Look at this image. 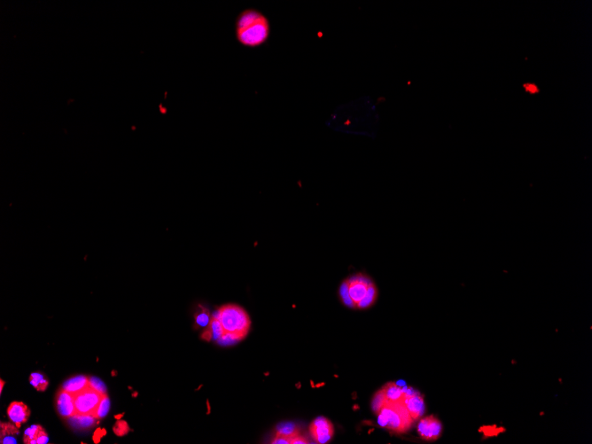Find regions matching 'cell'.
Masks as SVG:
<instances>
[{"label":"cell","instance_id":"44dd1931","mask_svg":"<svg viewBox=\"0 0 592 444\" xmlns=\"http://www.w3.org/2000/svg\"><path fill=\"white\" fill-rule=\"evenodd\" d=\"M43 429L39 426H32V427L28 428L24 434V442L30 444V442L33 440H37L38 434Z\"/></svg>","mask_w":592,"mask_h":444},{"label":"cell","instance_id":"8992f818","mask_svg":"<svg viewBox=\"0 0 592 444\" xmlns=\"http://www.w3.org/2000/svg\"><path fill=\"white\" fill-rule=\"evenodd\" d=\"M417 431L424 441H436L442 435L443 425L437 417L431 415L419 421Z\"/></svg>","mask_w":592,"mask_h":444},{"label":"cell","instance_id":"603a6c76","mask_svg":"<svg viewBox=\"0 0 592 444\" xmlns=\"http://www.w3.org/2000/svg\"><path fill=\"white\" fill-rule=\"evenodd\" d=\"M113 431L117 435H123L128 433L129 427L124 421H117V424L113 427Z\"/></svg>","mask_w":592,"mask_h":444},{"label":"cell","instance_id":"2e32d148","mask_svg":"<svg viewBox=\"0 0 592 444\" xmlns=\"http://www.w3.org/2000/svg\"><path fill=\"white\" fill-rule=\"evenodd\" d=\"M96 417L93 415L76 414L69 418L70 425L76 428H89L94 426Z\"/></svg>","mask_w":592,"mask_h":444},{"label":"cell","instance_id":"277c9868","mask_svg":"<svg viewBox=\"0 0 592 444\" xmlns=\"http://www.w3.org/2000/svg\"><path fill=\"white\" fill-rule=\"evenodd\" d=\"M378 416L379 425L396 434L405 433L414 422L403 400L386 401Z\"/></svg>","mask_w":592,"mask_h":444},{"label":"cell","instance_id":"7c38bea8","mask_svg":"<svg viewBox=\"0 0 592 444\" xmlns=\"http://www.w3.org/2000/svg\"><path fill=\"white\" fill-rule=\"evenodd\" d=\"M89 386H90L89 379L83 375H79L67 380L62 386V389L70 392L71 394H76L85 389Z\"/></svg>","mask_w":592,"mask_h":444},{"label":"cell","instance_id":"cb8c5ba5","mask_svg":"<svg viewBox=\"0 0 592 444\" xmlns=\"http://www.w3.org/2000/svg\"><path fill=\"white\" fill-rule=\"evenodd\" d=\"M308 443H310V441H309V440H308V439H307V438H305V437H304V436H303V435H302V434H298V435H296V436H294V437L292 438V439H291V441H290V444H308Z\"/></svg>","mask_w":592,"mask_h":444},{"label":"cell","instance_id":"4316f807","mask_svg":"<svg viewBox=\"0 0 592 444\" xmlns=\"http://www.w3.org/2000/svg\"><path fill=\"white\" fill-rule=\"evenodd\" d=\"M3 387H4V382H3V381H1V387H0V391H1V392H2V389H3Z\"/></svg>","mask_w":592,"mask_h":444},{"label":"cell","instance_id":"d6986e66","mask_svg":"<svg viewBox=\"0 0 592 444\" xmlns=\"http://www.w3.org/2000/svg\"><path fill=\"white\" fill-rule=\"evenodd\" d=\"M30 383L38 391H44L48 386V381L44 379L43 375L38 372H34L30 375Z\"/></svg>","mask_w":592,"mask_h":444},{"label":"cell","instance_id":"9a60e30c","mask_svg":"<svg viewBox=\"0 0 592 444\" xmlns=\"http://www.w3.org/2000/svg\"><path fill=\"white\" fill-rule=\"evenodd\" d=\"M18 434V428L15 425L1 424V438L0 441L2 444H15L16 438L15 435Z\"/></svg>","mask_w":592,"mask_h":444},{"label":"cell","instance_id":"5bb4252c","mask_svg":"<svg viewBox=\"0 0 592 444\" xmlns=\"http://www.w3.org/2000/svg\"><path fill=\"white\" fill-rule=\"evenodd\" d=\"M386 399L390 402L402 401L405 396V391L395 383L390 382L382 387Z\"/></svg>","mask_w":592,"mask_h":444},{"label":"cell","instance_id":"e0dca14e","mask_svg":"<svg viewBox=\"0 0 592 444\" xmlns=\"http://www.w3.org/2000/svg\"><path fill=\"white\" fill-rule=\"evenodd\" d=\"M298 434H301L299 428H297L295 425L292 424V423L281 425L280 428H278L276 433H275V435L284 436V437L288 438L290 440Z\"/></svg>","mask_w":592,"mask_h":444},{"label":"cell","instance_id":"30bf717a","mask_svg":"<svg viewBox=\"0 0 592 444\" xmlns=\"http://www.w3.org/2000/svg\"><path fill=\"white\" fill-rule=\"evenodd\" d=\"M7 414L17 428H20V426L25 423L30 417V410L27 405L20 402H14L10 404L7 410Z\"/></svg>","mask_w":592,"mask_h":444},{"label":"cell","instance_id":"7a4b0ae2","mask_svg":"<svg viewBox=\"0 0 592 444\" xmlns=\"http://www.w3.org/2000/svg\"><path fill=\"white\" fill-rule=\"evenodd\" d=\"M269 21L260 11L248 8L243 10L235 21V37L239 43L247 48L262 46L269 39Z\"/></svg>","mask_w":592,"mask_h":444},{"label":"cell","instance_id":"484cf974","mask_svg":"<svg viewBox=\"0 0 592 444\" xmlns=\"http://www.w3.org/2000/svg\"><path fill=\"white\" fill-rule=\"evenodd\" d=\"M37 444H45L48 442V436L44 431H41L37 438Z\"/></svg>","mask_w":592,"mask_h":444},{"label":"cell","instance_id":"52a82bcc","mask_svg":"<svg viewBox=\"0 0 592 444\" xmlns=\"http://www.w3.org/2000/svg\"><path fill=\"white\" fill-rule=\"evenodd\" d=\"M310 432L313 439L317 443L324 444L333 438L334 429L329 419L320 417L313 421L310 426Z\"/></svg>","mask_w":592,"mask_h":444},{"label":"cell","instance_id":"d4e9b609","mask_svg":"<svg viewBox=\"0 0 592 444\" xmlns=\"http://www.w3.org/2000/svg\"><path fill=\"white\" fill-rule=\"evenodd\" d=\"M291 440L288 438L284 437V436H280V435H274V438L271 440V443L273 444H290Z\"/></svg>","mask_w":592,"mask_h":444},{"label":"cell","instance_id":"6da1fadb","mask_svg":"<svg viewBox=\"0 0 592 444\" xmlns=\"http://www.w3.org/2000/svg\"><path fill=\"white\" fill-rule=\"evenodd\" d=\"M338 294L345 307L353 310H367L376 302L379 290L372 277L363 272H358L347 277L340 283Z\"/></svg>","mask_w":592,"mask_h":444},{"label":"cell","instance_id":"ac0fdd59","mask_svg":"<svg viewBox=\"0 0 592 444\" xmlns=\"http://www.w3.org/2000/svg\"><path fill=\"white\" fill-rule=\"evenodd\" d=\"M386 401L388 400H386L385 394H384V391L381 388L373 396V402H372V408H373V412L375 414H379V411H381V409L385 405Z\"/></svg>","mask_w":592,"mask_h":444},{"label":"cell","instance_id":"ba28073f","mask_svg":"<svg viewBox=\"0 0 592 444\" xmlns=\"http://www.w3.org/2000/svg\"><path fill=\"white\" fill-rule=\"evenodd\" d=\"M56 404L57 410L61 417L70 418V417L76 415L73 394L62 389L57 395Z\"/></svg>","mask_w":592,"mask_h":444},{"label":"cell","instance_id":"5b68a950","mask_svg":"<svg viewBox=\"0 0 592 444\" xmlns=\"http://www.w3.org/2000/svg\"><path fill=\"white\" fill-rule=\"evenodd\" d=\"M104 395L90 386L74 394L76 414L94 416Z\"/></svg>","mask_w":592,"mask_h":444},{"label":"cell","instance_id":"3957f363","mask_svg":"<svg viewBox=\"0 0 592 444\" xmlns=\"http://www.w3.org/2000/svg\"><path fill=\"white\" fill-rule=\"evenodd\" d=\"M213 316L220 321L225 334L235 335L240 341L246 337L249 332L251 326L249 316L243 308L236 304L223 305Z\"/></svg>","mask_w":592,"mask_h":444},{"label":"cell","instance_id":"ffe728a7","mask_svg":"<svg viewBox=\"0 0 592 444\" xmlns=\"http://www.w3.org/2000/svg\"><path fill=\"white\" fill-rule=\"evenodd\" d=\"M110 409V400L109 398H107V394H105L102 400L100 402L99 407L97 408L96 411L94 413V417L96 418H102V417H106Z\"/></svg>","mask_w":592,"mask_h":444},{"label":"cell","instance_id":"8fae6325","mask_svg":"<svg viewBox=\"0 0 592 444\" xmlns=\"http://www.w3.org/2000/svg\"><path fill=\"white\" fill-rule=\"evenodd\" d=\"M224 334H225V332L223 330L220 321L215 316H213L209 328H207L206 330H204L201 336H202L203 340H205V341H216L217 342L221 338L223 337Z\"/></svg>","mask_w":592,"mask_h":444},{"label":"cell","instance_id":"9c48e42d","mask_svg":"<svg viewBox=\"0 0 592 444\" xmlns=\"http://www.w3.org/2000/svg\"><path fill=\"white\" fill-rule=\"evenodd\" d=\"M403 403L414 421L421 417L425 412V402L421 394L416 391L413 394H405Z\"/></svg>","mask_w":592,"mask_h":444},{"label":"cell","instance_id":"4fadbf2b","mask_svg":"<svg viewBox=\"0 0 592 444\" xmlns=\"http://www.w3.org/2000/svg\"><path fill=\"white\" fill-rule=\"evenodd\" d=\"M193 317H194L195 328H198V329L206 330L211 323L213 315H211L210 311L206 307H204L200 304V305H198Z\"/></svg>","mask_w":592,"mask_h":444},{"label":"cell","instance_id":"7402d4cb","mask_svg":"<svg viewBox=\"0 0 592 444\" xmlns=\"http://www.w3.org/2000/svg\"><path fill=\"white\" fill-rule=\"evenodd\" d=\"M89 383H90V387H93L98 392H100V394H106V392H107L106 386L102 381H100V379L94 377L89 378Z\"/></svg>","mask_w":592,"mask_h":444}]
</instances>
